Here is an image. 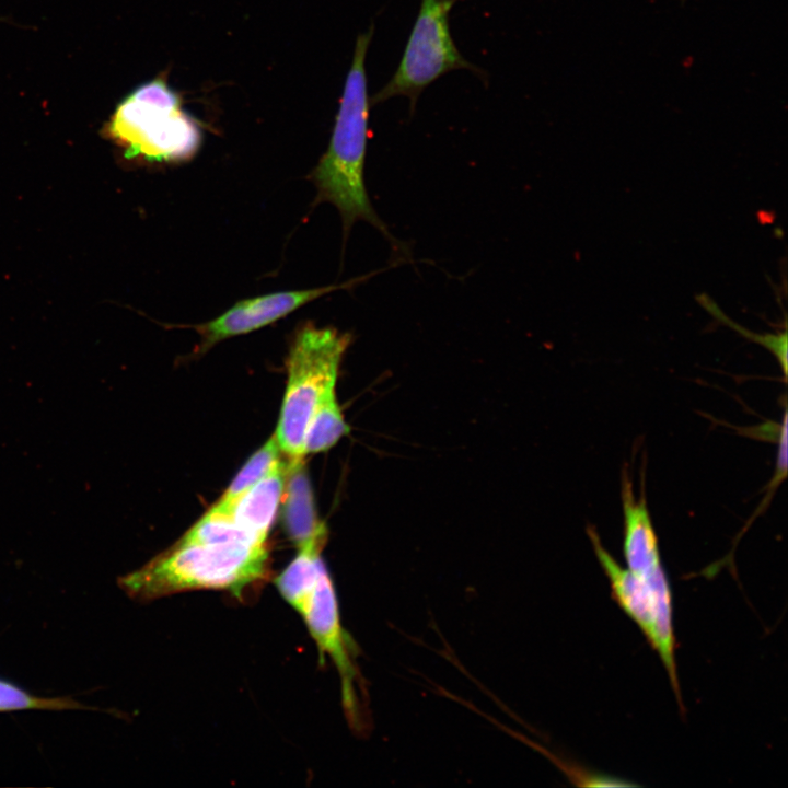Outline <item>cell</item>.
Listing matches in <instances>:
<instances>
[{
	"label": "cell",
	"mask_w": 788,
	"mask_h": 788,
	"mask_svg": "<svg viewBox=\"0 0 788 788\" xmlns=\"http://www.w3.org/2000/svg\"><path fill=\"white\" fill-rule=\"evenodd\" d=\"M350 335L334 327L304 324L290 346L287 369L288 382L276 439L290 461L303 460L304 436L318 403L332 391L338 375Z\"/></svg>",
	"instance_id": "cell-3"
},
{
	"label": "cell",
	"mask_w": 788,
	"mask_h": 788,
	"mask_svg": "<svg viewBox=\"0 0 788 788\" xmlns=\"http://www.w3.org/2000/svg\"><path fill=\"white\" fill-rule=\"evenodd\" d=\"M373 34L371 23L357 36L332 137L310 178L317 189L316 202L327 201L338 209L345 239L357 220H364L395 245V237L370 202L363 179L371 106L366 58Z\"/></svg>",
	"instance_id": "cell-1"
},
{
	"label": "cell",
	"mask_w": 788,
	"mask_h": 788,
	"mask_svg": "<svg viewBox=\"0 0 788 788\" xmlns=\"http://www.w3.org/2000/svg\"><path fill=\"white\" fill-rule=\"evenodd\" d=\"M699 304L712 315L719 323L727 325L743 337L765 347L768 349L778 360L779 366L783 370L784 376L787 375V329L777 332L775 334H757L751 332L740 324L729 318L717 305V303L708 296L700 294L697 297Z\"/></svg>",
	"instance_id": "cell-16"
},
{
	"label": "cell",
	"mask_w": 788,
	"mask_h": 788,
	"mask_svg": "<svg viewBox=\"0 0 788 788\" xmlns=\"http://www.w3.org/2000/svg\"><path fill=\"white\" fill-rule=\"evenodd\" d=\"M624 511L623 551L627 569L649 582L667 573L661 564L658 537L644 499H637L631 480L624 476L622 486Z\"/></svg>",
	"instance_id": "cell-9"
},
{
	"label": "cell",
	"mask_w": 788,
	"mask_h": 788,
	"mask_svg": "<svg viewBox=\"0 0 788 788\" xmlns=\"http://www.w3.org/2000/svg\"><path fill=\"white\" fill-rule=\"evenodd\" d=\"M109 131L126 155L158 162L189 159L201 141L197 123L182 109L178 96L163 79L141 85L124 100Z\"/></svg>",
	"instance_id": "cell-4"
},
{
	"label": "cell",
	"mask_w": 788,
	"mask_h": 788,
	"mask_svg": "<svg viewBox=\"0 0 788 788\" xmlns=\"http://www.w3.org/2000/svg\"><path fill=\"white\" fill-rule=\"evenodd\" d=\"M349 430L334 390L318 403L310 419L304 436V454L331 449L347 436Z\"/></svg>",
	"instance_id": "cell-13"
},
{
	"label": "cell",
	"mask_w": 788,
	"mask_h": 788,
	"mask_svg": "<svg viewBox=\"0 0 788 788\" xmlns=\"http://www.w3.org/2000/svg\"><path fill=\"white\" fill-rule=\"evenodd\" d=\"M351 279L339 285H328L317 288L271 292L236 302L218 317L195 325L194 328L201 336V349L206 350L213 344L227 338L243 335L270 325L289 315L297 309L308 304L329 292L349 288L358 280Z\"/></svg>",
	"instance_id": "cell-8"
},
{
	"label": "cell",
	"mask_w": 788,
	"mask_h": 788,
	"mask_svg": "<svg viewBox=\"0 0 788 788\" xmlns=\"http://www.w3.org/2000/svg\"><path fill=\"white\" fill-rule=\"evenodd\" d=\"M288 495L286 503V524L291 538L301 543L325 523L317 519L303 460L288 463Z\"/></svg>",
	"instance_id": "cell-12"
},
{
	"label": "cell",
	"mask_w": 788,
	"mask_h": 788,
	"mask_svg": "<svg viewBox=\"0 0 788 788\" xmlns=\"http://www.w3.org/2000/svg\"><path fill=\"white\" fill-rule=\"evenodd\" d=\"M287 473L288 464L279 459L259 482L232 503L228 506L216 503L210 509L229 515L244 531L267 541L285 488Z\"/></svg>",
	"instance_id": "cell-10"
},
{
	"label": "cell",
	"mask_w": 788,
	"mask_h": 788,
	"mask_svg": "<svg viewBox=\"0 0 788 788\" xmlns=\"http://www.w3.org/2000/svg\"><path fill=\"white\" fill-rule=\"evenodd\" d=\"M459 0H420L403 56L391 79L370 97L371 105L405 96L414 113L422 91L454 70H468L483 81L486 72L460 53L450 31V12Z\"/></svg>",
	"instance_id": "cell-5"
},
{
	"label": "cell",
	"mask_w": 788,
	"mask_h": 788,
	"mask_svg": "<svg viewBox=\"0 0 788 788\" xmlns=\"http://www.w3.org/2000/svg\"><path fill=\"white\" fill-rule=\"evenodd\" d=\"M326 538L327 529L323 525L299 543L297 555L276 579L279 593L296 611L326 567L322 558Z\"/></svg>",
	"instance_id": "cell-11"
},
{
	"label": "cell",
	"mask_w": 788,
	"mask_h": 788,
	"mask_svg": "<svg viewBox=\"0 0 788 788\" xmlns=\"http://www.w3.org/2000/svg\"><path fill=\"white\" fill-rule=\"evenodd\" d=\"M303 618L324 662L329 658L340 677L341 703L352 728L363 722L361 675L352 640L344 629L334 582L325 567L297 611Z\"/></svg>",
	"instance_id": "cell-7"
},
{
	"label": "cell",
	"mask_w": 788,
	"mask_h": 788,
	"mask_svg": "<svg viewBox=\"0 0 788 788\" xmlns=\"http://www.w3.org/2000/svg\"><path fill=\"white\" fill-rule=\"evenodd\" d=\"M280 447L275 433L247 460L232 479L217 505L228 506L259 482L280 459Z\"/></svg>",
	"instance_id": "cell-14"
},
{
	"label": "cell",
	"mask_w": 788,
	"mask_h": 788,
	"mask_svg": "<svg viewBox=\"0 0 788 788\" xmlns=\"http://www.w3.org/2000/svg\"><path fill=\"white\" fill-rule=\"evenodd\" d=\"M85 708L69 697H42L0 679V712L16 710H66Z\"/></svg>",
	"instance_id": "cell-15"
},
{
	"label": "cell",
	"mask_w": 788,
	"mask_h": 788,
	"mask_svg": "<svg viewBox=\"0 0 788 788\" xmlns=\"http://www.w3.org/2000/svg\"><path fill=\"white\" fill-rule=\"evenodd\" d=\"M588 534L599 563L606 575L612 596L637 624L658 652L675 693L680 691L675 663V637L672 621L671 589L654 590L645 580L624 569L610 555L592 526Z\"/></svg>",
	"instance_id": "cell-6"
},
{
	"label": "cell",
	"mask_w": 788,
	"mask_h": 788,
	"mask_svg": "<svg viewBox=\"0 0 788 788\" xmlns=\"http://www.w3.org/2000/svg\"><path fill=\"white\" fill-rule=\"evenodd\" d=\"M267 544L204 543L178 540L139 569L118 579L131 599L148 602L194 590L241 596L268 572Z\"/></svg>",
	"instance_id": "cell-2"
}]
</instances>
